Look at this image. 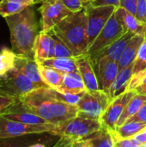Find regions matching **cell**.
<instances>
[{"label": "cell", "mask_w": 146, "mask_h": 147, "mask_svg": "<svg viewBox=\"0 0 146 147\" xmlns=\"http://www.w3.org/2000/svg\"><path fill=\"white\" fill-rule=\"evenodd\" d=\"M28 147H46L43 144H40V143H37V144H34L32 146H29Z\"/></svg>", "instance_id": "obj_42"}, {"label": "cell", "mask_w": 146, "mask_h": 147, "mask_svg": "<svg viewBox=\"0 0 146 147\" xmlns=\"http://www.w3.org/2000/svg\"><path fill=\"white\" fill-rule=\"evenodd\" d=\"M3 147H16V146H3Z\"/></svg>", "instance_id": "obj_44"}, {"label": "cell", "mask_w": 146, "mask_h": 147, "mask_svg": "<svg viewBox=\"0 0 146 147\" xmlns=\"http://www.w3.org/2000/svg\"><path fill=\"white\" fill-rule=\"evenodd\" d=\"M131 121L146 123V102L145 104L139 109V111L136 115H134L133 116H132L130 119H128L126 121V122H131Z\"/></svg>", "instance_id": "obj_36"}, {"label": "cell", "mask_w": 146, "mask_h": 147, "mask_svg": "<svg viewBox=\"0 0 146 147\" xmlns=\"http://www.w3.org/2000/svg\"><path fill=\"white\" fill-rule=\"evenodd\" d=\"M135 16L140 22L146 24V0H138Z\"/></svg>", "instance_id": "obj_34"}, {"label": "cell", "mask_w": 146, "mask_h": 147, "mask_svg": "<svg viewBox=\"0 0 146 147\" xmlns=\"http://www.w3.org/2000/svg\"><path fill=\"white\" fill-rule=\"evenodd\" d=\"M114 137L115 141V147H141L142 145L139 143L134 138H120L114 132Z\"/></svg>", "instance_id": "obj_32"}, {"label": "cell", "mask_w": 146, "mask_h": 147, "mask_svg": "<svg viewBox=\"0 0 146 147\" xmlns=\"http://www.w3.org/2000/svg\"><path fill=\"white\" fill-rule=\"evenodd\" d=\"M125 33H126V31L117 20L115 14L114 13L98 36L89 46L86 54L92 59L100 52L118 40Z\"/></svg>", "instance_id": "obj_8"}, {"label": "cell", "mask_w": 146, "mask_h": 147, "mask_svg": "<svg viewBox=\"0 0 146 147\" xmlns=\"http://www.w3.org/2000/svg\"><path fill=\"white\" fill-rule=\"evenodd\" d=\"M110 102L108 95L102 90L86 91L77 104L78 109L77 116L101 121Z\"/></svg>", "instance_id": "obj_6"}, {"label": "cell", "mask_w": 146, "mask_h": 147, "mask_svg": "<svg viewBox=\"0 0 146 147\" xmlns=\"http://www.w3.org/2000/svg\"><path fill=\"white\" fill-rule=\"evenodd\" d=\"M146 71V34L133 63V75Z\"/></svg>", "instance_id": "obj_29"}, {"label": "cell", "mask_w": 146, "mask_h": 147, "mask_svg": "<svg viewBox=\"0 0 146 147\" xmlns=\"http://www.w3.org/2000/svg\"><path fill=\"white\" fill-rule=\"evenodd\" d=\"M121 0H94L93 2L89 3L94 6H114L116 8L120 7Z\"/></svg>", "instance_id": "obj_37"}, {"label": "cell", "mask_w": 146, "mask_h": 147, "mask_svg": "<svg viewBox=\"0 0 146 147\" xmlns=\"http://www.w3.org/2000/svg\"><path fill=\"white\" fill-rule=\"evenodd\" d=\"M134 35L135 34H133V33L129 31L125 33L118 40H116L114 43H113L112 45H110L109 47H108L107 48L100 52L98 54H96L95 57H93L90 59H97L101 57H108L114 61L119 62L122 55V53L124 52L125 48L126 47V46L128 45V43L130 42V40Z\"/></svg>", "instance_id": "obj_17"}, {"label": "cell", "mask_w": 146, "mask_h": 147, "mask_svg": "<svg viewBox=\"0 0 146 147\" xmlns=\"http://www.w3.org/2000/svg\"><path fill=\"white\" fill-rule=\"evenodd\" d=\"M139 143H140L142 146L143 145H145L146 144V127L143 130L141 131L139 134H138L137 135H135L133 137Z\"/></svg>", "instance_id": "obj_38"}, {"label": "cell", "mask_w": 146, "mask_h": 147, "mask_svg": "<svg viewBox=\"0 0 146 147\" xmlns=\"http://www.w3.org/2000/svg\"><path fill=\"white\" fill-rule=\"evenodd\" d=\"M146 127V123L143 122H126L123 125L117 127L114 132L120 138H133Z\"/></svg>", "instance_id": "obj_26"}, {"label": "cell", "mask_w": 146, "mask_h": 147, "mask_svg": "<svg viewBox=\"0 0 146 147\" xmlns=\"http://www.w3.org/2000/svg\"><path fill=\"white\" fill-rule=\"evenodd\" d=\"M53 38L54 43H55V48H54V57L53 58H69V57H74L73 53L70 50V48L65 45V43L61 40L52 31L48 32Z\"/></svg>", "instance_id": "obj_30"}, {"label": "cell", "mask_w": 146, "mask_h": 147, "mask_svg": "<svg viewBox=\"0 0 146 147\" xmlns=\"http://www.w3.org/2000/svg\"><path fill=\"white\" fill-rule=\"evenodd\" d=\"M36 61L40 65L56 69L63 73H70V72L77 71L76 57L51 58V59H39Z\"/></svg>", "instance_id": "obj_20"}, {"label": "cell", "mask_w": 146, "mask_h": 147, "mask_svg": "<svg viewBox=\"0 0 146 147\" xmlns=\"http://www.w3.org/2000/svg\"><path fill=\"white\" fill-rule=\"evenodd\" d=\"M136 93L135 90H126L110 102L101 118V121L106 128L111 132L115 131L117 123L127 103Z\"/></svg>", "instance_id": "obj_11"}, {"label": "cell", "mask_w": 146, "mask_h": 147, "mask_svg": "<svg viewBox=\"0 0 146 147\" xmlns=\"http://www.w3.org/2000/svg\"><path fill=\"white\" fill-rule=\"evenodd\" d=\"M28 6H30V5L21 3L17 0H1L0 1V16L4 18L7 16L15 15L21 12L22 10H23Z\"/></svg>", "instance_id": "obj_27"}, {"label": "cell", "mask_w": 146, "mask_h": 147, "mask_svg": "<svg viewBox=\"0 0 146 147\" xmlns=\"http://www.w3.org/2000/svg\"><path fill=\"white\" fill-rule=\"evenodd\" d=\"M39 87L15 67L0 78V96L20 100Z\"/></svg>", "instance_id": "obj_5"}, {"label": "cell", "mask_w": 146, "mask_h": 147, "mask_svg": "<svg viewBox=\"0 0 146 147\" xmlns=\"http://www.w3.org/2000/svg\"><path fill=\"white\" fill-rule=\"evenodd\" d=\"M96 75L98 79L100 90L108 94L109 89L120 71L119 64L108 57L91 59Z\"/></svg>", "instance_id": "obj_12"}, {"label": "cell", "mask_w": 146, "mask_h": 147, "mask_svg": "<svg viewBox=\"0 0 146 147\" xmlns=\"http://www.w3.org/2000/svg\"><path fill=\"white\" fill-rule=\"evenodd\" d=\"M2 116L8 120L22 122V123H25V124H45V123H47L45 120H43L40 116L34 115L32 113L27 112L25 110H23V112H16V111H12L10 109L9 112H7L6 114H4Z\"/></svg>", "instance_id": "obj_25"}, {"label": "cell", "mask_w": 146, "mask_h": 147, "mask_svg": "<svg viewBox=\"0 0 146 147\" xmlns=\"http://www.w3.org/2000/svg\"><path fill=\"white\" fill-rule=\"evenodd\" d=\"M137 3L138 0H121L120 7L125 9L128 12L136 15V9H137Z\"/></svg>", "instance_id": "obj_35"}, {"label": "cell", "mask_w": 146, "mask_h": 147, "mask_svg": "<svg viewBox=\"0 0 146 147\" xmlns=\"http://www.w3.org/2000/svg\"><path fill=\"white\" fill-rule=\"evenodd\" d=\"M17 1L26 3L28 5H30V6H33L34 4H35V0H17Z\"/></svg>", "instance_id": "obj_41"}, {"label": "cell", "mask_w": 146, "mask_h": 147, "mask_svg": "<svg viewBox=\"0 0 146 147\" xmlns=\"http://www.w3.org/2000/svg\"><path fill=\"white\" fill-rule=\"evenodd\" d=\"M104 127L100 120L76 116L62 124L57 125L51 133L59 137H66L74 143L85 140Z\"/></svg>", "instance_id": "obj_4"}, {"label": "cell", "mask_w": 146, "mask_h": 147, "mask_svg": "<svg viewBox=\"0 0 146 147\" xmlns=\"http://www.w3.org/2000/svg\"><path fill=\"white\" fill-rule=\"evenodd\" d=\"M56 127L57 125L51 123L25 124L0 116V139L14 138L27 134L52 133Z\"/></svg>", "instance_id": "obj_9"}, {"label": "cell", "mask_w": 146, "mask_h": 147, "mask_svg": "<svg viewBox=\"0 0 146 147\" xmlns=\"http://www.w3.org/2000/svg\"><path fill=\"white\" fill-rule=\"evenodd\" d=\"M84 141L89 147H115L113 132L105 127L98 133L86 139Z\"/></svg>", "instance_id": "obj_22"}, {"label": "cell", "mask_w": 146, "mask_h": 147, "mask_svg": "<svg viewBox=\"0 0 146 147\" xmlns=\"http://www.w3.org/2000/svg\"><path fill=\"white\" fill-rule=\"evenodd\" d=\"M19 102L23 110L36 115L47 123L59 125L76 116L77 105L54 99L47 91V87H40L22 96Z\"/></svg>", "instance_id": "obj_1"}, {"label": "cell", "mask_w": 146, "mask_h": 147, "mask_svg": "<svg viewBox=\"0 0 146 147\" xmlns=\"http://www.w3.org/2000/svg\"><path fill=\"white\" fill-rule=\"evenodd\" d=\"M72 147H89L86 143L84 140L83 141H80V142H75L73 143V146Z\"/></svg>", "instance_id": "obj_40"}, {"label": "cell", "mask_w": 146, "mask_h": 147, "mask_svg": "<svg viewBox=\"0 0 146 147\" xmlns=\"http://www.w3.org/2000/svg\"><path fill=\"white\" fill-rule=\"evenodd\" d=\"M133 65L120 70L108 94L111 101L126 90L127 86L133 76Z\"/></svg>", "instance_id": "obj_21"}, {"label": "cell", "mask_w": 146, "mask_h": 147, "mask_svg": "<svg viewBox=\"0 0 146 147\" xmlns=\"http://www.w3.org/2000/svg\"><path fill=\"white\" fill-rule=\"evenodd\" d=\"M117 20L120 22L126 32L133 34H146V24L140 22L135 15L128 12L123 8H117L114 11Z\"/></svg>", "instance_id": "obj_15"}, {"label": "cell", "mask_w": 146, "mask_h": 147, "mask_svg": "<svg viewBox=\"0 0 146 147\" xmlns=\"http://www.w3.org/2000/svg\"><path fill=\"white\" fill-rule=\"evenodd\" d=\"M15 53L8 47L0 50V78L15 67Z\"/></svg>", "instance_id": "obj_28"}, {"label": "cell", "mask_w": 146, "mask_h": 147, "mask_svg": "<svg viewBox=\"0 0 146 147\" xmlns=\"http://www.w3.org/2000/svg\"><path fill=\"white\" fill-rule=\"evenodd\" d=\"M70 48L74 57L87 53V16L83 8L81 11L71 13L52 30Z\"/></svg>", "instance_id": "obj_3"}, {"label": "cell", "mask_w": 146, "mask_h": 147, "mask_svg": "<svg viewBox=\"0 0 146 147\" xmlns=\"http://www.w3.org/2000/svg\"><path fill=\"white\" fill-rule=\"evenodd\" d=\"M145 36V34H136L132 38L118 62L120 70L133 65Z\"/></svg>", "instance_id": "obj_19"}, {"label": "cell", "mask_w": 146, "mask_h": 147, "mask_svg": "<svg viewBox=\"0 0 146 147\" xmlns=\"http://www.w3.org/2000/svg\"><path fill=\"white\" fill-rule=\"evenodd\" d=\"M135 91L138 93V94H141V95H145L146 96V84L145 85H141V86H139Z\"/></svg>", "instance_id": "obj_39"}, {"label": "cell", "mask_w": 146, "mask_h": 147, "mask_svg": "<svg viewBox=\"0 0 146 147\" xmlns=\"http://www.w3.org/2000/svg\"><path fill=\"white\" fill-rule=\"evenodd\" d=\"M81 1L83 2V3L84 5H86V4H88V3H89L93 2L94 0H81Z\"/></svg>", "instance_id": "obj_43"}, {"label": "cell", "mask_w": 146, "mask_h": 147, "mask_svg": "<svg viewBox=\"0 0 146 147\" xmlns=\"http://www.w3.org/2000/svg\"><path fill=\"white\" fill-rule=\"evenodd\" d=\"M40 12V32L48 33L71 13L59 0L45 1L39 8Z\"/></svg>", "instance_id": "obj_10"}, {"label": "cell", "mask_w": 146, "mask_h": 147, "mask_svg": "<svg viewBox=\"0 0 146 147\" xmlns=\"http://www.w3.org/2000/svg\"><path fill=\"white\" fill-rule=\"evenodd\" d=\"M19 102V100H15L14 98L0 96V116L3 115L7 112H9L12 107L16 104Z\"/></svg>", "instance_id": "obj_33"}, {"label": "cell", "mask_w": 146, "mask_h": 147, "mask_svg": "<svg viewBox=\"0 0 146 147\" xmlns=\"http://www.w3.org/2000/svg\"><path fill=\"white\" fill-rule=\"evenodd\" d=\"M77 71L80 74L87 91H96L100 90L97 77L96 75L90 58L87 54L76 57Z\"/></svg>", "instance_id": "obj_13"}, {"label": "cell", "mask_w": 146, "mask_h": 147, "mask_svg": "<svg viewBox=\"0 0 146 147\" xmlns=\"http://www.w3.org/2000/svg\"><path fill=\"white\" fill-rule=\"evenodd\" d=\"M15 68L27 76L32 82H34L39 88L48 87L41 79L39 65L34 58H29L22 55H16L15 59Z\"/></svg>", "instance_id": "obj_14"}, {"label": "cell", "mask_w": 146, "mask_h": 147, "mask_svg": "<svg viewBox=\"0 0 146 147\" xmlns=\"http://www.w3.org/2000/svg\"><path fill=\"white\" fill-rule=\"evenodd\" d=\"M145 102L146 96L136 93V95H134L133 96V98L127 103L123 114L121 115V116L117 123V127L123 125L125 122H126V121L128 119H130L132 116L136 115L139 111V109L145 104Z\"/></svg>", "instance_id": "obj_23"}, {"label": "cell", "mask_w": 146, "mask_h": 147, "mask_svg": "<svg viewBox=\"0 0 146 147\" xmlns=\"http://www.w3.org/2000/svg\"><path fill=\"white\" fill-rule=\"evenodd\" d=\"M57 90L70 95H79L87 91L78 71L64 73L61 85Z\"/></svg>", "instance_id": "obj_18"}, {"label": "cell", "mask_w": 146, "mask_h": 147, "mask_svg": "<svg viewBox=\"0 0 146 147\" xmlns=\"http://www.w3.org/2000/svg\"><path fill=\"white\" fill-rule=\"evenodd\" d=\"M39 71L41 79L46 86L54 90H58L60 87L64 76L63 72L56 69L40 65H39Z\"/></svg>", "instance_id": "obj_24"}, {"label": "cell", "mask_w": 146, "mask_h": 147, "mask_svg": "<svg viewBox=\"0 0 146 147\" xmlns=\"http://www.w3.org/2000/svg\"><path fill=\"white\" fill-rule=\"evenodd\" d=\"M55 43L52 36L49 33L40 32L36 37L34 52L36 60L51 59L54 57Z\"/></svg>", "instance_id": "obj_16"}, {"label": "cell", "mask_w": 146, "mask_h": 147, "mask_svg": "<svg viewBox=\"0 0 146 147\" xmlns=\"http://www.w3.org/2000/svg\"><path fill=\"white\" fill-rule=\"evenodd\" d=\"M45 1L51 0H35V3H42ZM71 12H78L83 9L84 4L81 0H59Z\"/></svg>", "instance_id": "obj_31"}, {"label": "cell", "mask_w": 146, "mask_h": 147, "mask_svg": "<svg viewBox=\"0 0 146 147\" xmlns=\"http://www.w3.org/2000/svg\"><path fill=\"white\" fill-rule=\"evenodd\" d=\"M117 8L114 6H94L90 3L84 5L87 16V39L89 47L98 36L109 18Z\"/></svg>", "instance_id": "obj_7"}, {"label": "cell", "mask_w": 146, "mask_h": 147, "mask_svg": "<svg viewBox=\"0 0 146 147\" xmlns=\"http://www.w3.org/2000/svg\"><path fill=\"white\" fill-rule=\"evenodd\" d=\"M9 33L11 49L16 55L34 58V43L39 34V24L33 6L21 12L4 17Z\"/></svg>", "instance_id": "obj_2"}]
</instances>
